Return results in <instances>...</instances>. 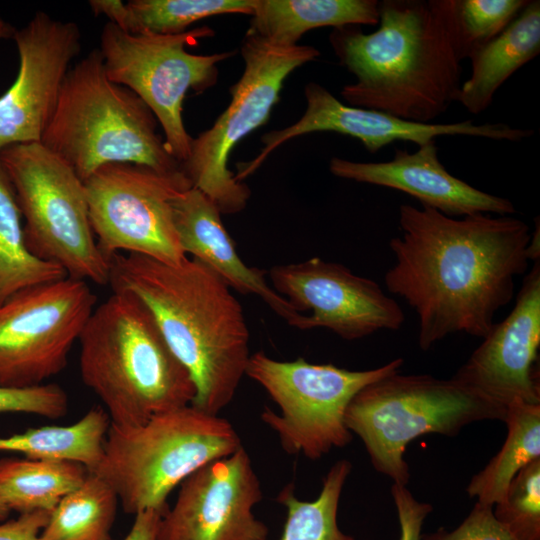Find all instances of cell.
<instances>
[{"mask_svg":"<svg viewBox=\"0 0 540 540\" xmlns=\"http://www.w3.org/2000/svg\"><path fill=\"white\" fill-rule=\"evenodd\" d=\"M241 447L228 420L188 405L137 426L110 423L101 460L90 472L114 490L125 513L164 515L170 492L185 478Z\"/></svg>","mask_w":540,"mask_h":540,"instance_id":"8992f818","label":"cell"},{"mask_svg":"<svg viewBox=\"0 0 540 540\" xmlns=\"http://www.w3.org/2000/svg\"><path fill=\"white\" fill-rule=\"evenodd\" d=\"M51 511L37 510L20 514L16 519L0 524V540H40Z\"/></svg>","mask_w":540,"mask_h":540,"instance_id":"e575fe53","label":"cell"},{"mask_svg":"<svg viewBox=\"0 0 540 540\" xmlns=\"http://www.w3.org/2000/svg\"><path fill=\"white\" fill-rule=\"evenodd\" d=\"M80 374L110 423L137 426L191 405L196 389L147 307L113 291L94 308L80 337Z\"/></svg>","mask_w":540,"mask_h":540,"instance_id":"277c9868","label":"cell"},{"mask_svg":"<svg viewBox=\"0 0 540 540\" xmlns=\"http://www.w3.org/2000/svg\"><path fill=\"white\" fill-rule=\"evenodd\" d=\"M87 281L72 277L24 288L0 305V387L44 384L67 365L93 312Z\"/></svg>","mask_w":540,"mask_h":540,"instance_id":"4fadbf2b","label":"cell"},{"mask_svg":"<svg viewBox=\"0 0 540 540\" xmlns=\"http://www.w3.org/2000/svg\"><path fill=\"white\" fill-rule=\"evenodd\" d=\"M421 540H518L494 516L493 507L476 502L455 529L440 528L421 535Z\"/></svg>","mask_w":540,"mask_h":540,"instance_id":"d6a6232c","label":"cell"},{"mask_svg":"<svg viewBox=\"0 0 540 540\" xmlns=\"http://www.w3.org/2000/svg\"><path fill=\"white\" fill-rule=\"evenodd\" d=\"M507 437L500 451L475 474L467 493L477 502H500L517 473L540 458V405L514 400L506 407Z\"/></svg>","mask_w":540,"mask_h":540,"instance_id":"cb8c5ba5","label":"cell"},{"mask_svg":"<svg viewBox=\"0 0 540 540\" xmlns=\"http://www.w3.org/2000/svg\"><path fill=\"white\" fill-rule=\"evenodd\" d=\"M118 502L114 490L89 472L85 481L52 509L39 539L111 540Z\"/></svg>","mask_w":540,"mask_h":540,"instance_id":"4316f807","label":"cell"},{"mask_svg":"<svg viewBox=\"0 0 540 540\" xmlns=\"http://www.w3.org/2000/svg\"><path fill=\"white\" fill-rule=\"evenodd\" d=\"M16 29L0 16V39L13 38Z\"/></svg>","mask_w":540,"mask_h":540,"instance_id":"8d00e7d4","label":"cell"},{"mask_svg":"<svg viewBox=\"0 0 540 540\" xmlns=\"http://www.w3.org/2000/svg\"><path fill=\"white\" fill-rule=\"evenodd\" d=\"M330 172L339 178L402 191L450 217L515 213L513 203L479 190L453 176L438 158L435 141L419 146L416 152L396 149L392 160L355 162L333 157Z\"/></svg>","mask_w":540,"mask_h":540,"instance_id":"d6986e66","label":"cell"},{"mask_svg":"<svg viewBox=\"0 0 540 540\" xmlns=\"http://www.w3.org/2000/svg\"><path fill=\"white\" fill-rule=\"evenodd\" d=\"M84 185L92 230L108 260L132 253L178 264L187 256L173 212L174 199L192 187L182 170L161 172L111 163L100 167Z\"/></svg>","mask_w":540,"mask_h":540,"instance_id":"7c38bea8","label":"cell"},{"mask_svg":"<svg viewBox=\"0 0 540 540\" xmlns=\"http://www.w3.org/2000/svg\"><path fill=\"white\" fill-rule=\"evenodd\" d=\"M162 516V513L152 509L135 514L133 525L123 540H157Z\"/></svg>","mask_w":540,"mask_h":540,"instance_id":"d590c367","label":"cell"},{"mask_svg":"<svg viewBox=\"0 0 540 540\" xmlns=\"http://www.w3.org/2000/svg\"><path fill=\"white\" fill-rule=\"evenodd\" d=\"M378 23L377 0H256L247 32L276 45L294 46L312 29Z\"/></svg>","mask_w":540,"mask_h":540,"instance_id":"7402d4cb","label":"cell"},{"mask_svg":"<svg viewBox=\"0 0 540 540\" xmlns=\"http://www.w3.org/2000/svg\"><path fill=\"white\" fill-rule=\"evenodd\" d=\"M65 277L60 266L29 251L15 190L0 159V305L24 288Z\"/></svg>","mask_w":540,"mask_h":540,"instance_id":"484cf974","label":"cell"},{"mask_svg":"<svg viewBox=\"0 0 540 540\" xmlns=\"http://www.w3.org/2000/svg\"><path fill=\"white\" fill-rule=\"evenodd\" d=\"M379 27L333 28L331 47L356 78L341 96L347 105L430 123L456 101L461 61L439 0L379 1Z\"/></svg>","mask_w":540,"mask_h":540,"instance_id":"3957f363","label":"cell"},{"mask_svg":"<svg viewBox=\"0 0 540 540\" xmlns=\"http://www.w3.org/2000/svg\"><path fill=\"white\" fill-rule=\"evenodd\" d=\"M539 53L540 1L532 0L501 34L469 58L471 74L455 102L472 114L485 111L506 80Z\"/></svg>","mask_w":540,"mask_h":540,"instance_id":"44dd1931","label":"cell"},{"mask_svg":"<svg viewBox=\"0 0 540 540\" xmlns=\"http://www.w3.org/2000/svg\"><path fill=\"white\" fill-rule=\"evenodd\" d=\"M9 513H10L9 508L6 506V504L0 498V521L5 520L8 517Z\"/></svg>","mask_w":540,"mask_h":540,"instance_id":"74e56055","label":"cell"},{"mask_svg":"<svg viewBox=\"0 0 540 540\" xmlns=\"http://www.w3.org/2000/svg\"><path fill=\"white\" fill-rule=\"evenodd\" d=\"M255 3L256 0H130L118 6L110 23L131 34H180L210 16L252 15Z\"/></svg>","mask_w":540,"mask_h":540,"instance_id":"83f0119b","label":"cell"},{"mask_svg":"<svg viewBox=\"0 0 540 540\" xmlns=\"http://www.w3.org/2000/svg\"><path fill=\"white\" fill-rule=\"evenodd\" d=\"M174 222L181 247L241 294H254L290 326L302 330L304 314L278 294L266 280L267 271L247 266L226 231L218 207L191 187L173 201Z\"/></svg>","mask_w":540,"mask_h":540,"instance_id":"ffe728a7","label":"cell"},{"mask_svg":"<svg viewBox=\"0 0 540 540\" xmlns=\"http://www.w3.org/2000/svg\"><path fill=\"white\" fill-rule=\"evenodd\" d=\"M19 67L15 81L0 96V150L41 142L71 68L81 48L72 21L39 11L13 36Z\"/></svg>","mask_w":540,"mask_h":540,"instance_id":"e0dca14e","label":"cell"},{"mask_svg":"<svg viewBox=\"0 0 540 540\" xmlns=\"http://www.w3.org/2000/svg\"><path fill=\"white\" fill-rule=\"evenodd\" d=\"M240 52L244 70L229 89L228 107L211 128L193 138L189 156L181 164L192 187L211 199L221 214L241 212L251 194L228 168L232 150L268 121L288 75L320 55L312 46L276 45L249 32Z\"/></svg>","mask_w":540,"mask_h":540,"instance_id":"9c48e42d","label":"cell"},{"mask_svg":"<svg viewBox=\"0 0 540 540\" xmlns=\"http://www.w3.org/2000/svg\"><path fill=\"white\" fill-rule=\"evenodd\" d=\"M351 469L352 464L346 459L335 462L313 501L299 500L294 485H286L276 498L287 511L279 540H355L343 533L337 523L339 501Z\"/></svg>","mask_w":540,"mask_h":540,"instance_id":"f1b7e54d","label":"cell"},{"mask_svg":"<svg viewBox=\"0 0 540 540\" xmlns=\"http://www.w3.org/2000/svg\"><path fill=\"white\" fill-rule=\"evenodd\" d=\"M158 125L134 92L107 77L100 52L94 49L70 68L41 143L83 182L111 163L182 170Z\"/></svg>","mask_w":540,"mask_h":540,"instance_id":"5b68a950","label":"cell"},{"mask_svg":"<svg viewBox=\"0 0 540 540\" xmlns=\"http://www.w3.org/2000/svg\"><path fill=\"white\" fill-rule=\"evenodd\" d=\"M268 274L272 288L305 315L302 330L326 328L352 341L398 330L405 320L399 304L377 282L340 263L313 257L276 265Z\"/></svg>","mask_w":540,"mask_h":540,"instance_id":"5bb4252c","label":"cell"},{"mask_svg":"<svg viewBox=\"0 0 540 540\" xmlns=\"http://www.w3.org/2000/svg\"><path fill=\"white\" fill-rule=\"evenodd\" d=\"M109 426L106 410L97 406L72 425L42 426L0 438V451L19 452L31 459L72 460L90 472L101 460Z\"/></svg>","mask_w":540,"mask_h":540,"instance_id":"d4e9b609","label":"cell"},{"mask_svg":"<svg viewBox=\"0 0 540 540\" xmlns=\"http://www.w3.org/2000/svg\"><path fill=\"white\" fill-rule=\"evenodd\" d=\"M391 495L400 526L399 540H421L426 517L432 512L429 503L418 501L406 486L392 484Z\"/></svg>","mask_w":540,"mask_h":540,"instance_id":"836d02e7","label":"cell"},{"mask_svg":"<svg viewBox=\"0 0 540 540\" xmlns=\"http://www.w3.org/2000/svg\"><path fill=\"white\" fill-rule=\"evenodd\" d=\"M505 416L506 407L452 378L396 372L352 398L345 424L363 441L374 469L407 486L410 472L404 453L411 441L431 433L455 436L471 423L504 421Z\"/></svg>","mask_w":540,"mask_h":540,"instance_id":"52a82bcc","label":"cell"},{"mask_svg":"<svg viewBox=\"0 0 540 540\" xmlns=\"http://www.w3.org/2000/svg\"><path fill=\"white\" fill-rule=\"evenodd\" d=\"M399 228L389 242L395 264L384 282L417 313L421 350L452 333L484 338L511 301L515 277L527 270L529 226L508 215L457 219L402 204Z\"/></svg>","mask_w":540,"mask_h":540,"instance_id":"6da1fadb","label":"cell"},{"mask_svg":"<svg viewBox=\"0 0 540 540\" xmlns=\"http://www.w3.org/2000/svg\"><path fill=\"white\" fill-rule=\"evenodd\" d=\"M460 61L469 59L501 34L529 0H439Z\"/></svg>","mask_w":540,"mask_h":540,"instance_id":"f546056e","label":"cell"},{"mask_svg":"<svg viewBox=\"0 0 540 540\" xmlns=\"http://www.w3.org/2000/svg\"><path fill=\"white\" fill-rule=\"evenodd\" d=\"M493 514L518 540H540V458L517 473Z\"/></svg>","mask_w":540,"mask_h":540,"instance_id":"4dcf8cb0","label":"cell"},{"mask_svg":"<svg viewBox=\"0 0 540 540\" xmlns=\"http://www.w3.org/2000/svg\"><path fill=\"white\" fill-rule=\"evenodd\" d=\"M402 365L403 359L396 358L374 369L352 371L302 357L278 361L257 351L250 355L245 375L280 407V414L264 407L260 418L277 434L282 449L317 460L352 441L345 424L352 398L365 386L399 372Z\"/></svg>","mask_w":540,"mask_h":540,"instance_id":"30bf717a","label":"cell"},{"mask_svg":"<svg viewBox=\"0 0 540 540\" xmlns=\"http://www.w3.org/2000/svg\"><path fill=\"white\" fill-rule=\"evenodd\" d=\"M69 400L62 387L44 383L27 388L0 387V412H19L48 419L64 417Z\"/></svg>","mask_w":540,"mask_h":540,"instance_id":"1f68e13d","label":"cell"},{"mask_svg":"<svg viewBox=\"0 0 540 540\" xmlns=\"http://www.w3.org/2000/svg\"><path fill=\"white\" fill-rule=\"evenodd\" d=\"M15 190L29 251L60 266L68 277L109 283L110 262L90 223L84 182L41 142L0 150Z\"/></svg>","mask_w":540,"mask_h":540,"instance_id":"ba28073f","label":"cell"},{"mask_svg":"<svg viewBox=\"0 0 540 540\" xmlns=\"http://www.w3.org/2000/svg\"><path fill=\"white\" fill-rule=\"evenodd\" d=\"M306 110L294 124L265 133L263 148L251 161L237 163V181L254 173L265 159L281 144L292 138L314 132H334L361 141L367 151L376 153L396 142L408 141L419 146L435 141L439 136H471L499 141L518 142L533 135L530 129L512 127L505 123L475 124L472 120L433 124L406 121L372 109L342 103L322 85L309 82L304 88Z\"/></svg>","mask_w":540,"mask_h":540,"instance_id":"2e32d148","label":"cell"},{"mask_svg":"<svg viewBox=\"0 0 540 540\" xmlns=\"http://www.w3.org/2000/svg\"><path fill=\"white\" fill-rule=\"evenodd\" d=\"M214 34L208 26L180 34H131L107 22L100 35L98 50L107 77L149 107L162 128L168 152L180 164L188 158L193 140L182 116L185 96L190 90L201 93L214 86L217 65L235 54L197 55L186 50Z\"/></svg>","mask_w":540,"mask_h":540,"instance_id":"8fae6325","label":"cell"},{"mask_svg":"<svg viewBox=\"0 0 540 540\" xmlns=\"http://www.w3.org/2000/svg\"><path fill=\"white\" fill-rule=\"evenodd\" d=\"M89 474L76 461L60 459H0V498L20 514L52 511L68 493L78 488Z\"/></svg>","mask_w":540,"mask_h":540,"instance_id":"603a6c76","label":"cell"},{"mask_svg":"<svg viewBox=\"0 0 540 540\" xmlns=\"http://www.w3.org/2000/svg\"><path fill=\"white\" fill-rule=\"evenodd\" d=\"M262 498L242 446L181 482L173 508L161 517L157 540H267V525L252 512Z\"/></svg>","mask_w":540,"mask_h":540,"instance_id":"9a60e30c","label":"cell"},{"mask_svg":"<svg viewBox=\"0 0 540 540\" xmlns=\"http://www.w3.org/2000/svg\"><path fill=\"white\" fill-rule=\"evenodd\" d=\"M482 339L452 379L503 407L514 400L540 405L535 368L540 346L539 260L525 276L512 311Z\"/></svg>","mask_w":540,"mask_h":540,"instance_id":"ac0fdd59","label":"cell"},{"mask_svg":"<svg viewBox=\"0 0 540 540\" xmlns=\"http://www.w3.org/2000/svg\"><path fill=\"white\" fill-rule=\"evenodd\" d=\"M109 262L112 290L147 307L190 373L196 389L191 405L218 415L234 398L251 355L243 308L230 287L193 257L168 264L119 253Z\"/></svg>","mask_w":540,"mask_h":540,"instance_id":"7a4b0ae2","label":"cell"}]
</instances>
